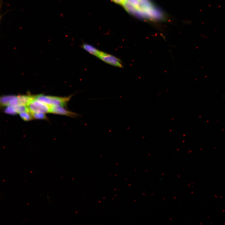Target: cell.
<instances>
[{"instance_id":"12","label":"cell","mask_w":225,"mask_h":225,"mask_svg":"<svg viewBox=\"0 0 225 225\" xmlns=\"http://www.w3.org/2000/svg\"><path fill=\"white\" fill-rule=\"evenodd\" d=\"M114 2H115L121 5H123V4L124 2L122 0H112Z\"/></svg>"},{"instance_id":"10","label":"cell","mask_w":225,"mask_h":225,"mask_svg":"<svg viewBox=\"0 0 225 225\" xmlns=\"http://www.w3.org/2000/svg\"><path fill=\"white\" fill-rule=\"evenodd\" d=\"M14 107L17 112L18 113L22 112L29 111V109L27 106L18 104L14 106Z\"/></svg>"},{"instance_id":"9","label":"cell","mask_w":225,"mask_h":225,"mask_svg":"<svg viewBox=\"0 0 225 225\" xmlns=\"http://www.w3.org/2000/svg\"><path fill=\"white\" fill-rule=\"evenodd\" d=\"M34 119L48 120L45 113L42 112H31Z\"/></svg>"},{"instance_id":"2","label":"cell","mask_w":225,"mask_h":225,"mask_svg":"<svg viewBox=\"0 0 225 225\" xmlns=\"http://www.w3.org/2000/svg\"><path fill=\"white\" fill-rule=\"evenodd\" d=\"M27 106L30 112L51 113V106L39 101L35 97Z\"/></svg>"},{"instance_id":"4","label":"cell","mask_w":225,"mask_h":225,"mask_svg":"<svg viewBox=\"0 0 225 225\" xmlns=\"http://www.w3.org/2000/svg\"><path fill=\"white\" fill-rule=\"evenodd\" d=\"M51 113L72 118H76L80 116V114L67 110L64 107L60 106H51Z\"/></svg>"},{"instance_id":"3","label":"cell","mask_w":225,"mask_h":225,"mask_svg":"<svg viewBox=\"0 0 225 225\" xmlns=\"http://www.w3.org/2000/svg\"><path fill=\"white\" fill-rule=\"evenodd\" d=\"M98 58L110 65L120 68H123L121 60L112 55L101 51Z\"/></svg>"},{"instance_id":"7","label":"cell","mask_w":225,"mask_h":225,"mask_svg":"<svg viewBox=\"0 0 225 225\" xmlns=\"http://www.w3.org/2000/svg\"><path fill=\"white\" fill-rule=\"evenodd\" d=\"M21 118L24 121H28L34 119L30 112H25L19 113Z\"/></svg>"},{"instance_id":"5","label":"cell","mask_w":225,"mask_h":225,"mask_svg":"<svg viewBox=\"0 0 225 225\" xmlns=\"http://www.w3.org/2000/svg\"><path fill=\"white\" fill-rule=\"evenodd\" d=\"M82 48L97 58L101 51L92 45L87 43L83 44Z\"/></svg>"},{"instance_id":"6","label":"cell","mask_w":225,"mask_h":225,"mask_svg":"<svg viewBox=\"0 0 225 225\" xmlns=\"http://www.w3.org/2000/svg\"><path fill=\"white\" fill-rule=\"evenodd\" d=\"M19 104L28 106L31 100L34 98L35 96L30 95H18Z\"/></svg>"},{"instance_id":"1","label":"cell","mask_w":225,"mask_h":225,"mask_svg":"<svg viewBox=\"0 0 225 225\" xmlns=\"http://www.w3.org/2000/svg\"><path fill=\"white\" fill-rule=\"evenodd\" d=\"M73 95L72 94L67 97H58L40 94L36 96L35 98L50 106H60L66 107Z\"/></svg>"},{"instance_id":"11","label":"cell","mask_w":225,"mask_h":225,"mask_svg":"<svg viewBox=\"0 0 225 225\" xmlns=\"http://www.w3.org/2000/svg\"><path fill=\"white\" fill-rule=\"evenodd\" d=\"M126 2L133 7L138 8L140 4V0H127Z\"/></svg>"},{"instance_id":"8","label":"cell","mask_w":225,"mask_h":225,"mask_svg":"<svg viewBox=\"0 0 225 225\" xmlns=\"http://www.w3.org/2000/svg\"><path fill=\"white\" fill-rule=\"evenodd\" d=\"M3 112L5 113L11 115H16L17 114L14 106H7L4 108Z\"/></svg>"},{"instance_id":"13","label":"cell","mask_w":225,"mask_h":225,"mask_svg":"<svg viewBox=\"0 0 225 225\" xmlns=\"http://www.w3.org/2000/svg\"><path fill=\"white\" fill-rule=\"evenodd\" d=\"M127 0H122V1H123L124 2H126V1H127Z\"/></svg>"}]
</instances>
